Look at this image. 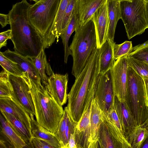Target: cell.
Instances as JSON below:
<instances>
[{
  "mask_svg": "<svg viewBox=\"0 0 148 148\" xmlns=\"http://www.w3.org/2000/svg\"><path fill=\"white\" fill-rule=\"evenodd\" d=\"M108 16L106 40L108 39L114 41L115 29L118 21L121 19L119 2L107 0Z\"/></svg>",
  "mask_w": 148,
  "mask_h": 148,
  "instance_id": "obj_20",
  "label": "cell"
},
{
  "mask_svg": "<svg viewBox=\"0 0 148 148\" xmlns=\"http://www.w3.org/2000/svg\"><path fill=\"white\" fill-rule=\"evenodd\" d=\"M103 121V112L94 98L91 103L90 115L91 132L90 148H98V130L100 125Z\"/></svg>",
  "mask_w": 148,
  "mask_h": 148,
  "instance_id": "obj_19",
  "label": "cell"
},
{
  "mask_svg": "<svg viewBox=\"0 0 148 148\" xmlns=\"http://www.w3.org/2000/svg\"><path fill=\"white\" fill-rule=\"evenodd\" d=\"M91 104L76 125L75 133L77 148L90 147Z\"/></svg>",
  "mask_w": 148,
  "mask_h": 148,
  "instance_id": "obj_16",
  "label": "cell"
},
{
  "mask_svg": "<svg viewBox=\"0 0 148 148\" xmlns=\"http://www.w3.org/2000/svg\"><path fill=\"white\" fill-rule=\"evenodd\" d=\"M104 122L115 139L121 145L122 148H131V145L123 134L122 131L112 121L103 113Z\"/></svg>",
  "mask_w": 148,
  "mask_h": 148,
  "instance_id": "obj_28",
  "label": "cell"
},
{
  "mask_svg": "<svg viewBox=\"0 0 148 148\" xmlns=\"http://www.w3.org/2000/svg\"><path fill=\"white\" fill-rule=\"evenodd\" d=\"M128 64L143 79H148V63L127 56Z\"/></svg>",
  "mask_w": 148,
  "mask_h": 148,
  "instance_id": "obj_33",
  "label": "cell"
},
{
  "mask_svg": "<svg viewBox=\"0 0 148 148\" xmlns=\"http://www.w3.org/2000/svg\"><path fill=\"white\" fill-rule=\"evenodd\" d=\"M112 0L119 2H121V1H132V0Z\"/></svg>",
  "mask_w": 148,
  "mask_h": 148,
  "instance_id": "obj_45",
  "label": "cell"
},
{
  "mask_svg": "<svg viewBox=\"0 0 148 148\" xmlns=\"http://www.w3.org/2000/svg\"><path fill=\"white\" fill-rule=\"evenodd\" d=\"M133 48L131 41H126L120 44L114 42L112 44L114 57L115 60L125 55H128Z\"/></svg>",
  "mask_w": 148,
  "mask_h": 148,
  "instance_id": "obj_34",
  "label": "cell"
},
{
  "mask_svg": "<svg viewBox=\"0 0 148 148\" xmlns=\"http://www.w3.org/2000/svg\"><path fill=\"white\" fill-rule=\"evenodd\" d=\"M68 73L62 75L54 73L49 77L47 82L44 84L52 96L60 105L62 106L67 100Z\"/></svg>",
  "mask_w": 148,
  "mask_h": 148,
  "instance_id": "obj_13",
  "label": "cell"
},
{
  "mask_svg": "<svg viewBox=\"0 0 148 148\" xmlns=\"http://www.w3.org/2000/svg\"><path fill=\"white\" fill-rule=\"evenodd\" d=\"M125 102L138 126L148 119L144 79L129 65L127 72Z\"/></svg>",
  "mask_w": 148,
  "mask_h": 148,
  "instance_id": "obj_5",
  "label": "cell"
},
{
  "mask_svg": "<svg viewBox=\"0 0 148 148\" xmlns=\"http://www.w3.org/2000/svg\"><path fill=\"white\" fill-rule=\"evenodd\" d=\"M114 104L123 134L131 145L138 126L136 122L125 102L119 101L115 96Z\"/></svg>",
  "mask_w": 148,
  "mask_h": 148,
  "instance_id": "obj_12",
  "label": "cell"
},
{
  "mask_svg": "<svg viewBox=\"0 0 148 148\" xmlns=\"http://www.w3.org/2000/svg\"><path fill=\"white\" fill-rule=\"evenodd\" d=\"M69 115L66 106L64 108V114L60 121L57 131L55 133L61 144L62 148H68V147L65 139V132Z\"/></svg>",
  "mask_w": 148,
  "mask_h": 148,
  "instance_id": "obj_31",
  "label": "cell"
},
{
  "mask_svg": "<svg viewBox=\"0 0 148 148\" xmlns=\"http://www.w3.org/2000/svg\"><path fill=\"white\" fill-rule=\"evenodd\" d=\"M11 37V29L1 32L0 34V48L6 46L7 45V40L10 39Z\"/></svg>",
  "mask_w": 148,
  "mask_h": 148,
  "instance_id": "obj_38",
  "label": "cell"
},
{
  "mask_svg": "<svg viewBox=\"0 0 148 148\" xmlns=\"http://www.w3.org/2000/svg\"><path fill=\"white\" fill-rule=\"evenodd\" d=\"M76 19L75 8L69 21L66 28L62 32L60 37L61 38L64 46V62L66 63L69 56L71 55L68 42L72 34L76 29Z\"/></svg>",
  "mask_w": 148,
  "mask_h": 148,
  "instance_id": "obj_27",
  "label": "cell"
},
{
  "mask_svg": "<svg viewBox=\"0 0 148 148\" xmlns=\"http://www.w3.org/2000/svg\"><path fill=\"white\" fill-rule=\"evenodd\" d=\"M0 64L3 70L9 74L19 77L24 75V73L18 65L5 56L1 52H0Z\"/></svg>",
  "mask_w": 148,
  "mask_h": 148,
  "instance_id": "obj_29",
  "label": "cell"
},
{
  "mask_svg": "<svg viewBox=\"0 0 148 148\" xmlns=\"http://www.w3.org/2000/svg\"><path fill=\"white\" fill-rule=\"evenodd\" d=\"M145 3L146 17L147 23L148 24V2L145 1Z\"/></svg>",
  "mask_w": 148,
  "mask_h": 148,
  "instance_id": "obj_42",
  "label": "cell"
},
{
  "mask_svg": "<svg viewBox=\"0 0 148 148\" xmlns=\"http://www.w3.org/2000/svg\"><path fill=\"white\" fill-rule=\"evenodd\" d=\"M119 6L121 19L128 39L142 34L148 28L144 0L121 1Z\"/></svg>",
  "mask_w": 148,
  "mask_h": 148,
  "instance_id": "obj_6",
  "label": "cell"
},
{
  "mask_svg": "<svg viewBox=\"0 0 148 148\" xmlns=\"http://www.w3.org/2000/svg\"><path fill=\"white\" fill-rule=\"evenodd\" d=\"M7 58L16 63L23 73L27 74L32 81L38 85L41 84V78L30 57L24 56L9 49L2 52Z\"/></svg>",
  "mask_w": 148,
  "mask_h": 148,
  "instance_id": "obj_15",
  "label": "cell"
},
{
  "mask_svg": "<svg viewBox=\"0 0 148 148\" xmlns=\"http://www.w3.org/2000/svg\"><path fill=\"white\" fill-rule=\"evenodd\" d=\"M143 79L145 83V103L148 107V79L146 78Z\"/></svg>",
  "mask_w": 148,
  "mask_h": 148,
  "instance_id": "obj_41",
  "label": "cell"
},
{
  "mask_svg": "<svg viewBox=\"0 0 148 148\" xmlns=\"http://www.w3.org/2000/svg\"><path fill=\"white\" fill-rule=\"evenodd\" d=\"M145 1L148 2V0H144Z\"/></svg>",
  "mask_w": 148,
  "mask_h": 148,
  "instance_id": "obj_47",
  "label": "cell"
},
{
  "mask_svg": "<svg viewBox=\"0 0 148 148\" xmlns=\"http://www.w3.org/2000/svg\"><path fill=\"white\" fill-rule=\"evenodd\" d=\"M43 47L38 54L35 57H30L37 70L43 84L47 82L49 77L53 73L49 64L48 62Z\"/></svg>",
  "mask_w": 148,
  "mask_h": 148,
  "instance_id": "obj_25",
  "label": "cell"
},
{
  "mask_svg": "<svg viewBox=\"0 0 148 148\" xmlns=\"http://www.w3.org/2000/svg\"><path fill=\"white\" fill-rule=\"evenodd\" d=\"M32 120V137L43 140L54 148H62L61 144L56 134L50 132L39 124L34 119Z\"/></svg>",
  "mask_w": 148,
  "mask_h": 148,
  "instance_id": "obj_22",
  "label": "cell"
},
{
  "mask_svg": "<svg viewBox=\"0 0 148 148\" xmlns=\"http://www.w3.org/2000/svg\"><path fill=\"white\" fill-rule=\"evenodd\" d=\"M30 0L33 1H35V3H36V2H38L39 1H40L41 0Z\"/></svg>",
  "mask_w": 148,
  "mask_h": 148,
  "instance_id": "obj_46",
  "label": "cell"
},
{
  "mask_svg": "<svg viewBox=\"0 0 148 148\" xmlns=\"http://www.w3.org/2000/svg\"><path fill=\"white\" fill-rule=\"evenodd\" d=\"M0 23L2 28H3L8 24H10V17L8 14H0Z\"/></svg>",
  "mask_w": 148,
  "mask_h": 148,
  "instance_id": "obj_39",
  "label": "cell"
},
{
  "mask_svg": "<svg viewBox=\"0 0 148 148\" xmlns=\"http://www.w3.org/2000/svg\"><path fill=\"white\" fill-rule=\"evenodd\" d=\"M1 133L12 147H27L25 142L13 129L3 116L0 115Z\"/></svg>",
  "mask_w": 148,
  "mask_h": 148,
  "instance_id": "obj_23",
  "label": "cell"
},
{
  "mask_svg": "<svg viewBox=\"0 0 148 148\" xmlns=\"http://www.w3.org/2000/svg\"><path fill=\"white\" fill-rule=\"evenodd\" d=\"M30 147L35 148H54L53 146L43 140L34 137L31 138Z\"/></svg>",
  "mask_w": 148,
  "mask_h": 148,
  "instance_id": "obj_37",
  "label": "cell"
},
{
  "mask_svg": "<svg viewBox=\"0 0 148 148\" xmlns=\"http://www.w3.org/2000/svg\"><path fill=\"white\" fill-rule=\"evenodd\" d=\"M0 111L3 116L13 129L25 142L27 147H30L32 137L24 124L12 114L1 110Z\"/></svg>",
  "mask_w": 148,
  "mask_h": 148,
  "instance_id": "obj_24",
  "label": "cell"
},
{
  "mask_svg": "<svg viewBox=\"0 0 148 148\" xmlns=\"http://www.w3.org/2000/svg\"><path fill=\"white\" fill-rule=\"evenodd\" d=\"M114 97L110 69L101 75L94 98L100 109L106 113L113 106Z\"/></svg>",
  "mask_w": 148,
  "mask_h": 148,
  "instance_id": "obj_9",
  "label": "cell"
},
{
  "mask_svg": "<svg viewBox=\"0 0 148 148\" xmlns=\"http://www.w3.org/2000/svg\"><path fill=\"white\" fill-rule=\"evenodd\" d=\"M114 41L107 39L100 49V68L99 73L103 74L113 67L115 62L114 57L112 44Z\"/></svg>",
  "mask_w": 148,
  "mask_h": 148,
  "instance_id": "obj_21",
  "label": "cell"
},
{
  "mask_svg": "<svg viewBox=\"0 0 148 148\" xmlns=\"http://www.w3.org/2000/svg\"><path fill=\"white\" fill-rule=\"evenodd\" d=\"M11 93L10 97H0V109L12 114L21 121L27 129L32 137V120L30 115L18 99L12 85Z\"/></svg>",
  "mask_w": 148,
  "mask_h": 148,
  "instance_id": "obj_11",
  "label": "cell"
},
{
  "mask_svg": "<svg viewBox=\"0 0 148 148\" xmlns=\"http://www.w3.org/2000/svg\"><path fill=\"white\" fill-rule=\"evenodd\" d=\"M148 137V119L142 124L138 126L133 138L131 148H140Z\"/></svg>",
  "mask_w": 148,
  "mask_h": 148,
  "instance_id": "obj_30",
  "label": "cell"
},
{
  "mask_svg": "<svg viewBox=\"0 0 148 148\" xmlns=\"http://www.w3.org/2000/svg\"><path fill=\"white\" fill-rule=\"evenodd\" d=\"M27 80L34 105L38 123L55 134L64 112L62 106L55 100L43 84L38 85L27 75Z\"/></svg>",
  "mask_w": 148,
  "mask_h": 148,
  "instance_id": "obj_3",
  "label": "cell"
},
{
  "mask_svg": "<svg viewBox=\"0 0 148 148\" xmlns=\"http://www.w3.org/2000/svg\"><path fill=\"white\" fill-rule=\"evenodd\" d=\"M75 32L69 48L73 59L71 73L75 78L97 47V39L95 25L92 19Z\"/></svg>",
  "mask_w": 148,
  "mask_h": 148,
  "instance_id": "obj_4",
  "label": "cell"
},
{
  "mask_svg": "<svg viewBox=\"0 0 148 148\" xmlns=\"http://www.w3.org/2000/svg\"><path fill=\"white\" fill-rule=\"evenodd\" d=\"M68 148H77L75 132L70 135L69 140Z\"/></svg>",
  "mask_w": 148,
  "mask_h": 148,
  "instance_id": "obj_40",
  "label": "cell"
},
{
  "mask_svg": "<svg viewBox=\"0 0 148 148\" xmlns=\"http://www.w3.org/2000/svg\"><path fill=\"white\" fill-rule=\"evenodd\" d=\"M140 148H148V137L143 143Z\"/></svg>",
  "mask_w": 148,
  "mask_h": 148,
  "instance_id": "obj_43",
  "label": "cell"
},
{
  "mask_svg": "<svg viewBox=\"0 0 148 148\" xmlns=\"http://www.w3.org/2000/svg\"><path fill=\"white\" fill-rule=\"evenodd\" d=\"M98 148H122L114 138L104 122L100 125L98 132Z\"/></svg>",
  "mask_w": 148,
  "mask_h": 148,
  "instance_id": "obj_26",
  "label": "cell"
},
{
  "mask_svg": "<svg viewBox=\"0 0 148 148\" xmlns=\"http://www.w3.org/2000/svg\"><path fill=\"white\" fill-rule=\"evenodd\" d=\"M76 0H69L62 20V33L68 24L74 10Z\"/></svg>",
  "mask_w": 148,
  "mask_h": 148,
  "instance_id": "obj_36",
  "label": "cell"
},
{
  "mask_svg": "<svg viewBox=\"0 0 148 148\" xmlns=\"http://www.w3.org/2000/svg\"><path fill=\"white\" fill-rule=\"evenodd\" d=\"M31 4L22 0L13 5L8 13L14 51L24 56L35 57L43 47L42 38L31 23L28 11Z\"/></svg>",
  "mask_w": 148,
  "mask_h": 148,
  "instance_id": "obj_2",
  "label": "cell"
},
{
  "mask_svg": "<svg viewBox=\"0 0 148 148\" xmlns=\"http://www.w3.org/2000/svg\"><path fill=\"white\" fill-rule=\"evenodd\" d=\"M27 74L24 73L22 77L9 74V79L18 99L27 110L31 119H33L35 109L27 80Z\"/></svg>",
  "mask_w": 148,
  "mask_h": 148,
  "instance_id": "obj_10",
  "label": "cell"
},
{
  "mask_svg": "<svg viewBox=\"0 0 148 148\" xmlns=\"http://www.w3.org/2000/svg\"><path fill=\"white\" fill-rule=\"evenodd\" d=\"M107 1L76 0L75 7L76 29L91 20L97 9Z\"/></svg>",
  "mask_w": 148,
  "mask_h": 148,
  "instance_id": "obj_14",
  "label": "cell"
},
{
  "mask_svg": "<svg viewBox=\"0 0 148 148\" xmlns=\"http://www.w3.org/2000/svg\"><path fill=\"white\" fill-rule=\"evenodd\" d=\"M100 56V48L97 47L84 69L75 78L68 94V111L76 124L80 121L94 98L101 75L99 73Z\"/></svg>",
  "mask_w": 148,
  "mask_h": 148,
  "instance_id": "obj_1",
  "label": "cell"
},
{
  "mask_svg": "<svg viewBox=\"0 0 148 148\" xmlns=\"http://www.w3.org/2000/svg\"></svg>",
  "mask_w": 148,
  "mask_h": 148,
  "instance_id": "obj_48",
  "label": "cell"
},
{
  "mask_svg": "<svg viewBox=\"0 0 148 148\" xmlns=\"http://www.w3.org/2000/svg\"><path fill=\"white\" fill-rule=\"evenodd\" d=\"M69 0H61L56 17L51 31L43 41L45 49L49 47L56 39L57 42L61 34V26L63 18Z\"/></svg>",
  "mask_w": 148,
  "mask_h": 148,
  "instance_id": "obj_18",
  "label": "cell"
},
{
  "mask_svg": "<svg viewBox=\"0 0 148 148\" xmlns=\"http://www.w3.org/2000/svg\"><path fill=\"white\" fill-rule=\"evenodd\" d=\"M108 16L107 1L93 14L91 19L95 25L97 39V48H99L106 40Z\"/></svg>",
  "mask_w": 148,
  "mask_h": 148,
  "instance_id": "obj_17",
  "label": "cell"
},
{
  "mask_svg": "<svg viewBox=\"0 0 148 148\" xmlns=\"http://www.w3.org/2000/svg\"><path fill=\"white\" fill-rule=\"evenodd\" d=\"M128 56L148 63V40L133 47Z\"/></svg>",
  "mask_w": 148,
  "mask_h": 148,
  "instance_id": "obj_32",
  "label": "cell"
},
{
  "mask_svg": "<svg viewBox=\"0 0 148 148\" xmlns=\"http://www.w3.org/2000/svg\"><path fill=\"white\" fill-rule=\"evenodd\" d=\"M6 143L4 140L1 139L0 141V148H7Z\"/></svg>",
  "mask_w": 148,
  "mask_h": 148,
  "instance_id": "obj_44",
  "label": "cell"
},
{
  "mask_svg": "<svg viewBox=\"0 0 148 148\" xmlns=\"http://www.w3.org/2000/svg\"><path fill=\"white\" fill-rule=\"evenodd\" d=\"M61 0H41L31 5L28 11L31 24L42 38L49 34L54 23Z\"/></svg>",
  "mask_w": 148,
  "mask_h": 148,
  "instance_id": "obj_7",
  "label": "cell"
},
{
  "mask_svg": "<svg viewBox=\"0 0 148 148\" xmlns=\"http://www.w3.org/2000/svg\"><path fill=\"white\" fill-rule=\"evenodd\" d=\"M11 86L8 73L4 70L1 71L0 73V97H8L11 96Z\"/></svg>",
  "mask_w": 148,
  "mask_h": 148,
  "instance_id": "obj_35",
  "label": "cell"
},
{
  "mask_svg": "<svg viewBox=\"0 0 148 148\" xmlns=\"http://www.w3.org/2000/svg\"><path fill=\"white\" fill-rule=\"evenodd\" d=\"M127 56H123L115 61L111 69L114 93L121 102L125 101L127 72L128 66Z\"/></svg>",
  "mask_w": 148,
  "mask_h": 148,
  "instance_id": "obj_8",
  "label": "cell"
}]
</instances>
